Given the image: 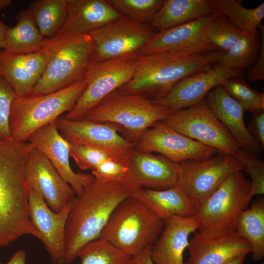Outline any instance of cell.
I'll return each mask as SVG.
<instances>
[{"label":"cell","mask_w":264,"mask_h":264,"mask_svg":"<svg viewBox=\"0 0 264 264\" xmlns=\"http://www.w3.org/2000/svg\"><path fill=\"white\" fill-rule=\"evenodd\" d=\"M128 169L112 159H107L92 170L95 178L105 181H124Z\"/></svg>","instance_id":"ab89813d"},{"label":"cell","mask_w":264,"mask_h":264,"mask_svg":"<svg viewBox=\"0 0 264 264\" xmlns=\"http://www.w3.org/2000/svg\"><path fill=\"white\" fill-rule=\"evenodd\" d=\"M243 70L214 65L211 68L188 76L178 81L161 100L154 101L171 113L195 105L226 80L242 77Z\"/></svg>","instance_id":"d6986e66"},{"label":"cell","mask_w":264,"mask_h":264,"mask_svg":"<svg viewBox=\"0 0 264 264\" xmlns=\"http://www.w3.org/2000/svg\"><path fill=\"white\" fill-rule=\"evenodd\" d=\"M251 181L242 171L230 174L218 188L196 210L197 231L234 229L236 220L250 202Z\"/></svg>","instance_id":"ba28073f"},{"label":"cell","mask_w":264,"mask_h":264,"mask_svg":"<svg viewBox=\"0 0 264 264\" xmlns=\"http://www.w3.org/2000/svg\"><path fill=\"white\" fill-rule=\"evenodd\" d=\"M133 190L122 181L94 178L75 197L66 227V264L73 263L82 247L99 238L116 207Z\"/></svg>","instance_id":"7a4b0ae2"},{"label":"cell","mask_w":264,"mask_h":264,"mask_svg":"<svg viewBox=\"0 0 264 264\" xmlns=\"http://www.w3.org/2000/svg\"><path fill=\"white\" fill-rule=\"evenodd\" d=\"M51 56L47 47L29 54H18L0 49V76L17 96L31 94Z\"/></svg>","instance_id":"7402d4cb"},{"label":"cell","mask_w":264,"mask_h":264,"mask_svg":"<svg viewBox=\"0 0 264 264\" xmlns=\"http://www.w3.org/2000/svg\"><path fill=\"white\" fill-rule=\"evenodd\" d=\"M78 257L80 259V264H135L133 257L100 239L82 247Z\"/></svg>","instance_id":"d6a6232c"},{"label":"cell","mask_w":264,"mask_h":264,"mask_svg":"<svg viewBox=\"0 0 264 264\" xmlns=\"http://www.w3.org/2000/svg\"><path fill=\"white\" fill-rule=\"evenodd\" d=\"M87 85L83 78L56 91L45 94L17 96L13 101L9 117L12 138L27 142L42 127L55 121L74 106Z\"/></svg>","instance_id":"8992f818"},{"label":"cell","mask_w":264,"mask_h":264,"mask_svg":"<svg viewBox=\"0 0 264 264\" xmlns=\"http://www.w3.org/2000/svg\"><path fill=\"white\" fill-rule=\"evenodd\" d=\"M44 38L56 36L63 27L68 11V0H36L27 8Z\"/></svg>","instance_id":"4dcf8cb0"},{"label":"cell","mask_w":264,"mask_h":264,"mask_svg":"<svg viewBox=\"0 0 264 264\" xmlns=\"http://www.w3.org/2000/svg\"><path fill=\"white\" fill-rule=\"evenodd\" d=\"M151 247H149L139 255L133 257L135 264H154L150 256Z\"/></svg>","instance_id":"7bdbcfd3"},{"label":"cell","mask_w":264,"mask_h":264,"mask_svg":"<svg viewBox=\"0 0 264 264\" xmlns=\"http://www.w3.org/2000/svg\"><path fill=\"white\" fill-rule=\"evenodd\" d=\"M0 264H2V263H0Z\"/></svg>","instance_id":"c3c4849f"},{"label":"cell","mask_w":264,"mask_h":264,"mask_svg":"<svg viewBox=\"0 0 264 264\" xmlns=\"http://www.w3.org/2000/svg\"><path fill=\"white\" fill-rule=\"evenodd\" d=\"M235 157L244 165L243 171L247 172L251 178V195L264 194V163L256 154L241 148Z\"/></svg>","instance_id":"8d00e7d4"},{"label":"cell","mask_w":264,"mask_h":264,"mask_svg":"<svg viewBox=\"0 0 264 264\" xmlns=\"http://www.w3.org/2000/svg\"><path fill=\"white\" fill-rule=\"evenodd\" d=\"M27 141L46 156L77 196L81 195L94 180L92 174L76 173L72 169L69 162L70 143L59 132L55 121L36 131Z\"/></svg>","instance_id":"ac0fdd59"},{"label":"cell","mask_w":264,"mask_h":264,"mask_svg":"<svg viewBox=\"0 0 264 264\" xmlns=\"http://www.w3.org/2000/svg\"><path fill=\"white\" fill-rule=\"evenodd\" d=\"M246 35L237 29L225 16L215 14L206 31L207 41L217 50L225 52Z\"/></svg>","instance_id":"836d02e7"},{"label":"cell","mask_w":264,"mask_h":264,"mask_svg":"<svg viewBox=\"0 0 264 264\" xmlns=\"http://www.w3.org/2000/svg\"><path fill=\"white\" fill-rule=\"evenodd\" d=\"M212 14L210 0H164L150 24L160 32Z\"/></svg>","instance_id":"4316f807"},{"label":"cell","mask_w":264,"mask_h":264,"mask_svg":"<svg viewBox=\"0 0 264 264\" xmlns=\"http://www.w3.org/2000/svg\"><path fill=\"white\" fill-rule=\"evenodd\" d=\"M23 176L29 187L38 193L55 212L61 211L75 198L72 188L46 156L35 147L24 165Z\"/></svg>","instance_id":"9a60e30c"},{"label":"cell","mask_w":264,"mask_h":264,"mask_svg":"<svg viewBox=\"0 0 264 264\" xmlns=\"http://www.w3.org/2000/svg\"><path fill=\"white\" fill-rule=\"evenodd\" d=\"M34 146L13 138L0 141V248L21 237L42 240L29 214L23 169Z\"/></svg>","instance_id":"6da1fadb"},{"label":"cell","mask_w":264,"mask_h":264,"mask_svg":"<svg viewBox=\"0 0 264 264\" xmlns=\"http://www.w3.org/2000/svg\"><path fill=\"white\" fill-rule=\"evenodd\" d=\"M26 253L23 250L16 251L10 260L5 264H25Z\"/></svg>","instance_id":"ee69618b"},{"label":"cell","mask_w":264,"mask_h":264,"mask_svg":"<svg viewBox=\"0 0 264 264\" xmlns=\"http://www.w3.org/2000/svg\"><path fill=\"white\" fill-rule=\"evenodd\" d=\"M157 32L151 24L141 23L121 14L88 34L94 48L92 62L132 61L139 56L141 49Z\"/></svg>","instance_id":"9c48e42d"},{"label":"cell","mask_w":264,"mask_h":264,"mask_svg":"<svg viewBox=\"0 0 264 264\" xmlns=\"http://www.w3.org/2000/svg\"><path fill=\"white\" fill-rule=\"evenodd\" d=\"M120 14L133 20L150 24L164 0H107Z\"/></svg>","instance_id":"d590c367"},{"label":"cell","mask_w":264,"mask_h":264,"mask_svg":"<svg viewBox=\"0 0 264 264\" xmlns=\"http://www.w3.org/2000/svg\"><path fill=\"white\" fill-rule=\"evenodd\" d=\"M221 86L245 111L253 114L264 110V93L253 89L242 77L227 79Z\"/></svg>","instance_id":"e575fe53"},{"label":"cell","mask_w":264,"mask_h":264,"mask_svg":"<svg viewBox=\"0 0 264 264\" xmlns=\"http://www.w3.org/2000/svg\"><path fill=\"white\" fill-rule=\"evenodd\" d=\"M163 230L151 247L154 264H184L183 253L189 237L197 231L194 217L171 216L164 220Z\"/></svg>","instance_id":"cb8c5ba5"},{"label":"cell","mask_w":264,"mask_h":264,"mask_svg":"<svg viewBox=\"0 0 264 264\" xmlns=\"http://www.w3.org/2000/svg\"><path fill=\"white\" fill-rule=\"evenodd\" d=\"M12 2L11 0H0V10L10 6Z\"/></svg>","instance_id":"7dc6e473"},{"label":"cell","mask_w":264,"mask_h":264,"mask_svg":"<svg viewBox=\"0 0 264 264\" xmlns=\"http://www.w3.org/2000/svg\"><path fill=\"white\" fill-rule=\"evenodd\" d=\"M131 195L143 201L163 220L173 216L193 217L196 212L189 198L177 185L163 190L138 188Z\"/></svg>","instance_id":"484cf974"},{"label":"cell","mask_w":264,"mask_h":264,"mask_svg":"<svg viewBox=\"0 0 264 264\" xmlns=\"http://www.w3.org/2000/svg\"><path fill=\"white\" fill-rule=\"evenodd\" d=\"M55 123L60 133L70 143L97 148L127 167L137 141L122 137L112 124L86 119L70 120L61 117Z\"/></svg>","instance_id":"4fadbf2b"},{"label":"cell","mask_w":264,"mask_h":264,"mask_svg":"<svg viewBox=\"0 0 264 264\" xmlns=\"http://www.w3.org/2000/svg\"><path fill=\"white\" fill-rule=\"evenodd\" d=\"M223 52L200 53L161 51L140 56L132 60L134 72L131 81L118 90L158 101L165 97L180 80L208 69Z\"/></svg>","instance_id":"3957f363"},{"label":"cell","mask_w":264,"mask_h":264,"mask_svg":"<svg viewBox=\"0 0 264 264\" xmlns=\"http://www.w3.org/2000/svg\"><path fill=\"white\" fill-rule=\"evenodd\" d=\"M178 164L160 154L134 150L123 182L134 190L167 189L176 185Z\"/></svg>","instance_id":"44dd1931"},{"label":"cell","mask_w":264,"mask_h":264,"mask_svg":"<svg viewBox=\"0 0 264 264\" xmlns=\"http://www.w3.org/2000/svg\"><path fill=\"white\" fill-rule=\"evenodd\" d=\"M164 225L159 216L131 195L116 207L98 239L134 257L153 245Z\"/></svg>","instance_id":"277c9868"},{"label":"cell","mask_w":264,"mask_h":264,"mask_svg":"<svg viewBox=\"0 0 264 264\" xmlns=\"http://www.w3.org/2000/svg\"><path fill=\"white\" fill-rule=\"evenodd\" d=\"M70 156L82 170L92 171L104 161L111 159L103 151L92 146L70 143Z\"/></svg>","instance_id":"74e56055"},{"label":"cell","mask_w":264,"mask_h":264,"mask_svg":"<svg viewBox=\"0 0 264 264\" xmlns=\"http://www.w3.org/2000/svg\"><path fill=\"white\" fill-rule=\"evenodd\" d=\"M16 97L10 86L0 76V141L12 138L9 117L12 103Z\"/></svg>","instance_id":"f35d334b"},{"label":"cell","mask_w":264,"mask_h":264,"mask_svg":"<svg viewBox=\"0 0 264 264\" xmlns=\"http://www.w3.org/2000/svg\"><path fill=\"white\" fill-rule=\"evenodd\" d=\"M135 148L141 152L158 153L178 163L206 159L218 152L179 133L162 121L145 130Z\"/></svg>","instance_id":"5bb4252c"},{"label":"cell","mask_w":264,"mask_h":264,"mask_svg":"<svg viewBox=\"0 0 264 264\" xmlns=\"http://www.w3.org/2000/svg\"><path fill=\"white\" fill-rule=\"evenodd\" d=\"M246 255L245 254L240 255L222 264H242Z\"/></svg>","instance_id":"bcb514c9"},{"label":"cell","mask_w":264,"mask_h":264,"mask_svg":"<svg viewBox=\"0 0 264 264\" xmlns=\"http://www.w3.org/2000/svg\"><path fill=\"white\" fill-rule=\"evenodd\" d=\"M134 72L131 60H112L91 63L84 78L86 87L74 106L64 118L83 119L104 98L129 83Z\"/></svg>","instance_id":"7c38bea8"},{"label":"cell","mask_w":264,"mask_h":264,"mask_svg":"<svg viewBox=\"0 0 264 264\" xmlns=\"http://www.w3.org/2000/svg\"><path fill=\"white\" fill-rule=\"evenodd\" d=\"M68 4L66 20L57 35L88 34L121 15L107 0H68Z\"/></svg>","instance_id":"d4e9b609"},{"label":"cell","mask_w":264,"mask_h":264,"mask_svg":"<svg viewBox=\"0 0 264 264\" xmlns=\"http://www.w3.org/2000/svg\"><path fill=\"white\" fill-rule=\"evenodd\" d=\"M214 14L157 32L141 49L139 56L161 51L200 53L218 50L206 37L207 27Z\"/></svg>","instance_id":"ffe728a7"},{"label":"cell","mask_w":264,"mask_h":264,"mask_svg":"<svg viewBox=\"0 0 264 264\" xmlns=\"http://www.w3.org/2000/svg\"><path fill=\"white\" fill-rule=\"evenodd\" d=\"M214 14L226 17L239 30L248 35L258 32L264 17V2L254 8H246L240 0H210Z\"/></svg>","instance_id":"f546056e"},{"label":"cell","mask_w":264,"mask_h":264,"mask_svg":"<svg viewBox=\"0 0 264 264\" xmlns=\"http://www.w3.org/2000/svg\"><path fill=\"white\" fill-rule=\"evenodd\" d=\"M8 26L0 19V49H3L4 46V38L6 30Z\"/></svg>","instance_id":"f6af8a7d"},{"label":"cell","mask_w":264,"mask_h":264,"mask_svg":"<svg viewBox=\"0 0 264 264\" xmlns=\"http://www.w3.org/2000/svg\"><path fill=\"white\" fill-rule=\"evenodd\" d=\"M179 133L235 157L241 147L204 100L171 113L162 120Z\"/></svg>","instance_id":"30bf717a"},{"label":"cell","mask_w":264,"mask_h":264,"mask_svg":"<svg viewBox=\"0 0 264 264\" xmlns=\"http://www.w3.org/2000/svg\"><path fill=\"white\" fill-rule=\"evenodd\" d=\"M204 100L241 148L255 154L263 150L264 147L251 135L245 125V110L221 85L211 89Z\"/></svg>","instance_id":"603a6c76"},{"label":"cell","mask_w":264,"mask_h":264,"mask_svg":"<svg viewBox=\"0 0 264 264\" xmlns=\"http://www.w3.org/2000/svg\"><path fill=\"white\" fill-rule=\"evenodd\" d=\"M261 31V47L258 59L255 63L247 69L246 77L250 82H255L264 80V26L262 23Z\"/></svg>","instance_id":"60d3db41"},{"label":"cell","mask_w":264,"mask_h":264,"mask_svg":"<svg viewBox=\"0 0 264 264\" xmlns=\"http://www.w3.org/2000/svg\"><path fill=\"white\" fill-rule=\"evenodd\" d=\"M243 169V163L234 156L218 151L206 159L179 163L176 185L196 210L230 174Z\"/></svg>","instance_id":"8fae6325"},{"label":"cell","mask_w":264,"mask_h":264,"mask_svg":"<svg viewBox=\"0 0 264 264\" xmlns=\"http://www.w3.org/2000/svg\"><path fill=\"white\" fill-rule=\"evenodd\" d=\"M16 18V25L6 30L3 49L14 53L29 54L42 49L44 38L29 10H21Z\"/></svg>","instance_id":"83f0119b"},{"label":"cell","mask_w":264,"mask_h":264,"mask_svg":"<svg viewBox=\"0 0 264 264\" xmlns=\"http://www.w3.org/2000/svg\"><path fill=\"white\" fill-rule=\"evenodd\" d=\"M235 230L245 239L251 247L252 259L255 261L264 257V198L259 197L250 208L242 211L238 216Z\"/></svg>","instance_id":"f1b7e54d"},{"label":"cell","mask_w":264,"mask_h":264,"mask_svg":"<svg viewBox=\"0 0 264 264\" xmlns=\"http://www.w3.org/2000/svg\"><path fill=\"white\" fill-rule=\"evenodd\" d=\"M261 42L259 32L246 35L229 51L223 52L215 65L234 69H248L258 59Z\"/></svg>","instance_id":"1f68e13d"},{"label":"cell","mask_w":264,"mask_h":264,"mask_svg":"<svg viewBox=\"0 0 264 264\" xmlns=\"http://www.w3.org/2000/svg\"><path fill=\"white\" fill-rule=\"evenodd\" d=\"M73 201L66 204L61 211L55 212L38 193L29 187V217L42 236V242L52 264H66L65 231Z\"/></svg>","instance_id":"e0dca14e"},{"label":"cell","mask_w":264,"mask_h":264,"mask_svg":"<svg viewBox=\"0 0 264 264\" xmlns=\"http://www.w3.org/2000/svg\"><path fill=\"white\" fill-rule=\"evenodd\" d=\"M170 113L144 96L124 93L117 89L104 98L84 119L119 125L137 141L145 130Z\"/></svg>","instance_id":"52a82bcc"},{"label":"cell","mask_w":264,"mask_h":264,"mask_svg":"<svg viewBox=\"0 0 264 264\" xmlns=\"http://www.w3.org/2000/svg\"><path fill=\"white\" fill-rule=\"evenodd\" d=\"M253 115L247 130L255 140L264 147V110Z\"/></svg>","instance_id":"b9f144b4"},{"label":"cell","mask_w":264,"mask_h":264,"mask_svg":"<svg viewBox=\"0 0 264 264\" xmlns=\"http://www.w3.org/2000/svg\"><path fill=\"white\" fill-rule=\"evenodd\" d=\"M187 249L189 257L184 264H222L240 255L251 253L249 243L235 229L197 231Z\"/></svg>","instance_id":"2e32d148"},{"label":"cell","mask_w":264,"mask_h":264,"mask_svg":"<svg viewBox=\"0 0 264 264\" xmlns=\"http://www.w3.org/2000/svg\"><path fill=\"white\" fill-rule=\"evenodd\" d=\"M43 47L49 49L51 56L32 94L53 92L80 80L93 60V45L88 34L44 38Z\"/></svg>","instance_id":"5b68a950"}]
</instances>
